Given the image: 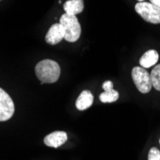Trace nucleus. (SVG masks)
<instances>
[{"label":"nucleus","mask_w":160,"mask_h":160,"mask_svg":"<svg viewBox=\"0 0 160 160\" xmlns=\"http://www.w3.org/2000/svg\"><path fill=\"white\" fill-rule=\"evenodd\" d=\"M138 1H140V2H143V1H144V0H138Z\"/></svg>","instance_id":"dca6fc26"},{"label":"nucleus","mask_w":160,"mask_h":160,"mask_svg":"<svg viewBox=\"0 0 160 160\" xmlns=\"http://www.w3.org/2000/svg\"><path fill=\"white\" fill-rule=\"evenodd\" d=\"M150 1H151L152 4H153V5H155L156 7L160 8V0H150Z\"/></svg>","instance_id":"2eb2a0df"},{"label":"nucleus","mask_w":160,"mask_h":160,"mask_svg":"<svg viewBox=\"0 0 160 160\" xmlns=\"http://www.w3.org/2000/svg\"><path fill=\"white\" fill-rule=\"evenodd\" d=\"M148 160H160V151L157 148H152L149 152Z\"/></svg>","instance_id":"ddd939ff"},{"label":"nucleus","mask_w":160,"mask_h":160,"mask_svg":"<svg viewBox=\"0 0 160 160\" xmlns=\"http://www.w3.org/2000/svg\"><path fill=\"white\" fill-rule=\"evenodd\" d=\"M158 59H159V55L155 50H149L141 57L139 63L143 68H149L156 64Z\"/></svg>","instance_id":"9d476101"},{"label":"nucleus","mask_w":160,"mask_h":160,"mask_svg":"<svg viewBox=\"0 0 160 160\" xmlns=\"http://www.w3.org/2000/svg\"><path fill=\"white\" fill-rule=\"evenodd\" d=\"M103 88H104L105 91L113 89V83H112V82H111V81H106V82L103 83Z\"/></svg>","instance_id":"4468645a"},{"label":"nucleus","mask_w":160,"mask_h":160,"mask_svg":"<svg viewBox=\"0 0 160 160\" xmlns=\"http://www.w3.org/2000/svg\"><path fill=\"white\" fill-rule=\"evenodd\" d=\"M36 75L42 83L56 82L61 75V67L52 60H43L36 65Z\"/></svg>","instance_id":"f257e3e1"},{"label":"nucleus","mask_w":160,"mask_h":160,"mask_svg":"<svg viewBox=\"0 0 160 160\" xmlns=\"http://www.w3.org/2000/svg\"><path fill=\"white\" fill-rule=\"evenodd\" d=\"M159 143H160V139H159Z\"/></svg>","instance_id":"f3484780"},{"label":"nucleus","mask_w":160,"mask_h":160,"mask_svg":"<svg viewBox=\"0 0 160 160\" xmlns=\"http://www.w3.org/2000/svg\"><path fill=\"white\" fill-rule=\"evenodd\" d=\"M93 95L89 90H83L76 101V108L79 110H85L93 104Z\"/></svg>","instance_id":"6e6552de"},{"label":"nucleus","mask_w":160,"mask_h":160,"mask_svg":"<svg viewBox=\"0 0 160 160\" xmlns=\"http://www.w3.org/2000/svg\"><path fill=\"white\" fill-rule=\"evenodd\" d=\"M67 134L64 132H54L45 136L44 144L51 148H59L67 141Z\"/></svg>","instance_id":"0eeeda50"},{"label":"nucleus","mask_w":160,"mask_h":160,"mask_svg":"<svg viewBox=\"0 0 160 160\" xmlns=\"http://www.w3.org/2000/svg\"><path fill=\"white\" fill-rule=\"evenodd\" d=\"M135 11L146 21L152 24L160 23V8L151 2H139L135 5Z\"/></svg>","instance_id":"20e7f679"},{"label":"nucleus","mask_w":160,"mask_h":160,"mask_svg":"<svg viewBox=\"0 0 160 160\" xmlns=\"http://www.w3.org/2000/svg\"><path fill=\"white\" fill-rule=\"evenodd\" d=\"M84 3L83 0H67L63 5L65 13L70 16H77L83 11Z\"/></svg>","instance_id":"1a4fd4ad"},{"label":"nucleus","mask_w":160,"mask_h":160,"mask_svg":"<svg viewBox=\"0 0 160 160\" xmlns=\"http://www.w3.org/2000/svg\"><path fill=\"white\" fill-rule=\"evenodd\" d=\"M60 24L62 25L64 29V39L66 41L76 42L80 38L82 28L76 16H70V14L63 13L61 17Z\"/></svg>","instance_id":"f03ea898"},{"label":"nucleus","mask_w":160,"mask_h":160,"mask_svg":"<svg viewBox=\"0 0 160 160\" xmlns=\"http://www.w3.org/2000/svg\"><path fill=\"white\" fill-rule=\"evenodd\" d=\"M119 98V93L114 89H110L108 91H104L100 95V101L102 103H114L118 100Z\"/></svg>","instance_id":"9b49d317"},{"label":"nucleus","mask_w":160,"mask_h":160,"mask_svg":"<svg viewBox=\"0 0 160 160\" xmlns=\"http://www.w3.org/2000/svg\"><path fill=\"white\" fill-rule=\"evenodd\" d=\"M64 36H65V32L62 25H61L60 23H57L50 27L45 36V40L49 44L55 45L61 42L64 38Z\"/></svg>","instance_id":"423d86ee"},{"label":"nucleus","mask_w":160,"mask_h":160,"mask_svg":"<svg viewBox=\"0 0 160 160\" xmlns=\"http://www.w3.org/2000/svg\"><path fill=\"white\" fill-rule=\"evenodd\" d=\"M150 74H151L152 86L156 90L160 91V64L155 65Z\"/></svg>","instance_id":"f8f14e48"},{"label":"nucleus","mask_w":160,"mask_h":160,"mask_svg":"<svg viewBox=\"0 0 160 160\" xmlns=\"http://www.w3.org/2000/svg\"><path fill=\"white\" fill-rule=\"evenodd\" d=\"M14 113V104L9 94L0 88V122L8 121Z\"/></svg>","instance_id":"39448f33"},{"label":"nucleus","mask_w":160,"mask_h":160,"mask_svg":"<svg viewBox=\"0 0 160 160\" xmlns=\"http://www.w3.org/2000/svg\"><path fill=\"white\" fill-rule=\"evenodd\" d=\"M132 77L135 86L141 93H148L151 91L152 87L151 74L146 70V68H143L142 66L133 67Z\"/></svg>","instance_id":"7ed1b4c3"}]
</instances>
